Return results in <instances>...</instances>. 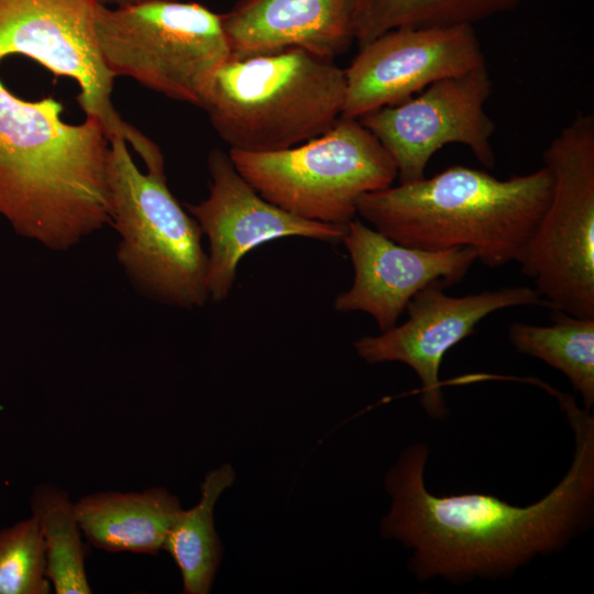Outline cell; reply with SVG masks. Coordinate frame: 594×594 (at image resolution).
<instances>
[{
    "instance_id": "6da1fadb",
    "label": "cell",
    "mask_w": 594,
    "mask_h": 594,
    "mask_svg": "<svg viewBox=\"0 0 594 594\" xmlns=\"http://www.w3.org/2000/svg\"><path fill=\"white\" fill-rule=\"evenodd\" d=\"M574 433L564 477L542 499L512 505L492 495L437 496L425 483L428 448L405 449L386 475L392 506L382 535L411 551L421 581L463 583L508 578L539 556L563 549L590 527L594 510V418L573 397L559 400Z\"/></svg>"
},
{
    "instance_id": "5bb4252c",
    "label": "cell",
    "mask_w": 594,
    "mask_h": 594,
    "mask_svg": "<svg viewBox=\"0 0 594 594\" xmlns=\"http://www.w3.org/2000/svg\"><path fill=\"white\" fill-rule=\"evenodd\" d=\"M341 242L354 277L351 287L336 297L333 308L370 315L381 332L397 324L421 289L433 282L459 283L477 260L470 248L428 251L399 244L355 218L346 224Z\"/></svg>"
},
{
    "instance_id": "4fadbf2b",
    "label": "cell",
    "mask_w": 594,
    "mask_h": 594,
    "mask_svg": "<svg viewBox=\"0 0 594 594\" xmlns=\"http://www.w3.org/2000/svg\"><path fill=\"white\" fill-rule=\"evenodd\" d=\"M209 196L187 211L209 241L207 290L221 301L233 288L241 258L256 246L280 238L301 237L340 242L346 226L307 220L261 197L240 175L229 154L216 148L208 156Z\"/></svg>"
},
{
    "instance_id": "8992f818",
    "label": "cell",
    "mask_w": 594,
    "mask_h": 594,
    "mask_svg": "<svg viewBox=\"0 0 594 594\" xmlns=\"http://www.w3.org/2000/svg\"><path fill=\"white\" fill-rule=\"evenodd\" d=\"M94 26L101 57L114 77H131L202 109L216 73L231 57L221 15L198 2L96 3Z\"/></svg>"
},
{
    "instance_id": "9a60e30c",
    "label": "cell",
    "mask_w": 594,
    "mask_h": 594,
    "mask_svg": "<svg viewBox=\"0 0 594 594\" xmlns=\"http://www.w3.org/2000/svg\"><path fill=\"white\" fill-rule=\"evenodd\" d=\"M220 15L232 57L296 47L333 59L354 41L351 0H237Z\"/></svg>"
},
{
    "instance_id": "d6986e66",
    "label": "cell",
    "mask_w": 594,
    "mask_h": 594,
    "mask_svg": "<svg viewBox=\"0 0 594 594\" xmlns=\"http://www.w3.org/2000/svg\"><path fill=\"white\" fill-rule=\"evenodd\" d=\"M30 508L43 537L47 578L54 592L92 593L86 570L88 549L75 502L61 487L42 483L31 493Z\"/></svg>"
},
{
    "instance_id": "277c9868",
    "label": "cell",
    "mask_w": 594,
    "mask_h": 594,
    "mask_svg": "<svg viewBox=\"0 0 594 594\" xmlns=\"http://www.w3.org/2000/svg\"><path fill=\"white\" fill-rule=\"evenodd\" d=\"M344 69L301 48L230 57L205 106L230 150L273 152L327 132L341 118Z\"/></svg>"
},
{
    "instance_id": "44dd1931",
    "label": "cell",
    "mask_w": 594,
    "mask_h": 594,
    "mask_svg": "<svg viewBox=\"0 0 594 594\" xmlns=\"http://www.w3.org/2000/svg\"><path fill=\"white\" fill-rule=\"evenodd\" d=\"M45 547L30 516L0 529V594H48Z\"/></svg>"
},
{
    "instance_id": "2e32d148",
    "label": "cell",
    "mask_w": 594,
    "mask_h": 594,
    "mask_svg": "<svg viewBox=\"0 0 594 594\" xmlns=\"http://www.w3.org/2000/svg\"><path fill=\"white\" fill-rule=\"evenodd\" d=\"M87 542L107 552L156 556L183 510L179 499L163 486L141 492L105 491L75 502Z\"/></svg>"
},
{
    "instance_id": "7a4b0ae2",
    "label": "cell",
    "mask_w": 594,
    "mask_h": 594,
    "mask_svg": "<svg viewBox=\"0 0 594 594\" xmlns=\"http://www.w3.org/2000/svg\"><path fill=\"white\" fill-rule=\"evenodd\" d=\"M61 111L52 98L25 101L0 81V216L55 251L110 223L106 129L94 117L66 123Z\"/></svg>"
},
{
    "instance_id": "9c48e42d",
    "label": "cell",
    "mask_w": 594,
    "mask_h": 594,
    "mask_svg": "<svg viewBox=\"0 0 594 594\" xmlns=\"http://www.w3.org/2000/svg\"><path fill=\"white\" fill-rule=\"evenodd\" d=\"M492 87L486 65H482L358 120L388 153L399 183L424 178L430 158L449 144L469 147L492 169L496 163L491 142L495 124L485 111Z\"/></svg>"
},
{
    "instance_id": "7c38bea8",
    "label": "cell",
    "mask_w": 594,
    "mask_h": 594,
    "mask_svg": "<svg viewBox=\"0 0 594 594\" xmlns=\"http://www.w3.org/2000/svg\"><path fill=\"white\" fill-rule=\"evenodd\" d=\"M482 65L485 57L470 24L391 30L361 46L344 69L341 117L360 119Z\"/></svg>"
},
{
    "instance_id": "3957f363",
    "label": "cell",
    "mask_w": 594,
    "mask_h": 594,
    "mask_svg": "<svg viewBox=\"0 0 594 594\" xmlns=\"http://www.w3.org/2000/svg\"><path fill=\"white\" fill-rule=\"evenodd\" d=\"M551 189L544 165L507 179L454 165L364 194L356 215L399 244L428 251L470 248L482 264L499 267L521 258Z\"/></svg>"
},
{
    "instance_id": "ffe728a7",
    "label": "cell",
    "mask_w": 594,
    "mask_h": 594,
    "mask_svg": "<svg viewBox=\"0 0 594 594\" xmlns=\"http://www.w3.org/2000/svg\"><path fill=\"white\" fill-rule=\"evenodd\" d=\"M525 0H351L354 40L363 46L399 28L470 24Z\"/></svg>"
},
{
    "instance_id": "e0dca14e",
    "label": "cell",
    "mask_w": 594,
    "mask_h": 594,
    "mask_svg": "<svg viewBox=\"0 0 594 594\" xmlns=\"http://www.w3.org/2000/svg\"><path fill=\"white\" fill-rule=\"evenodd\" d=\"M234 477L229 464L208 472L200 486L198 503L183 509L167 534L164 550L178 566L186 594H208L212 587L222 554L213 509Z\"/></svg>"
},
{
    "instance_id": "52a82bcc",
    "label": "cell",
    "mask_w": 594,
    "mask_h": 594,
    "mask_svg": "<svg viewBox=\"0 0 594 594\" xmlns=\"http://www.w3.org/2000/svg\"><path fill=\"white\" fill-rule=\"evenodd\" d=\"M240 175L273 205L300 218L346 226L366 193L387 188L397 168L358 119L340 118L327 132L273 152L230 150Z\"/></svg>"
},
{
    "instance_id": "7402d4cb",
    "label": "cell",
    "mask_w": 594,
    "mask_h": 594,
    "mask_svg": "<svg viewBox=\"0 0 594 594\" xmlns=\"http://www.w3.org/2000/svg\"><path fill=\"white\" fill-rule=\"evenodd\" d=\"M95 1L103 6L112 4L113 7H127V6L139 4L142 2L152 1V0H95Z\"/></svg>"
},
{
    "instance_id": "30bf717a",
    "label": "cell",
    "mask_w": 594,
    "mask_h": 594,
    "mask_svg": "<svg viewBox=\"0 0 594 594\" xmlns=\"http://www.w3.org/2000/svg\"><path fill=\"white\" fill-rule=\"evenodd\" d=\"M95 0H0V62L21 54L79 86L87 117L101 121L108 139L120 134L133 148L146 136L124 122L111 102L114 76L107 68L94 26Z\"/></svg>"
},
{
    "instance_id": "5b68a950",
    "label": "cell",
    "mask_w": 594,
    "mask_h": 594,
    "mask_svg": "<svg viewBox=\"0 0 594 594\" xmlns=\"http://www.w3.org/2000/svg\"><path fill=\"white\" fill-rule=\"evenodd\" d=\"M125 142L120 134L109 136V216L120 235L118 261L146 296L202 307L209 300L202 232L168 189L165 174L140 172Z\"/></svg>"
},
{
    "instance_id": "8fae6325",
    "label": "cell",
    "mask_w": 594,
    "mask_h": 594,
    "mask_svg": "<svg viewBox=\"0 0 594 594\" xmlns=\"http://www.w3.org/2000/svg\"><path fill=\"white\" fill-rule=\"evenodd\" d=\"M441 282H433L408 304L407 320L378 336L354 342L359 356L369 363L402 362L420 381V403L432 418L447 415L439 378L444 354L475 331L491 314L518 306H544V299L527 286L485 290L461 297L449 296Z\"/></svg>"
},
{
    "instance_id": "ac0fdd59",
    "label": "cell",
    "mask_w": 594,
    "mask_h": 594,
    "mask_svg": "<svg viewBox=\"0 0 594 594\" xmlns=\"http://www.w3.org/2000/svg\"><path fill=\"white\" fill-rule=\"evenodd\" d=\"M551 320L549 326L514 322L509 342L519 353L563 373L590 411L594 405V318L551 310Z\"/></svg>"
},
{
    "instance_id": "ba28073f",
    "label": "cell",
    "mask_w": 594,
    "mask_h": 594,
    "mask_svg": "<svg viewBox=\"0 0 594 594\" xmlns=\"http://www.w3.org/2000/svg\"><path fill=\"white\" fill-rule=\"evenodd\" d=\"M542 160L551 196L518 263L548 308L594 318V116L576 113Z\"/></svg>"
}]
</instances>
